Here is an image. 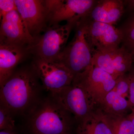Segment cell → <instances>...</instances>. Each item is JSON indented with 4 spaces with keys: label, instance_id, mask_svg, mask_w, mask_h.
Listing matches in <instances>:
<instances>
[{
    "label": "cell",
    "instance_id": "cell-1",
    "mask_svg": "<svg viewBox=\"0 0 134 134\" xmlns=\"http://www.w3.org/2000/svg\"><path fill=\"white\" fill-rule=\"evenodd\" d=\"M0 88L1 105L12 113L23 112L30 107L38 92L35 75L24 70L14 72Z\"/></svg>",
    "mask_w": 134,
    "mask_h": 134
},
{
    "label": "cell",
    "instance_id": "cell-2",
    "mask_svg": "<svg viewBox=\"0 0 134 134\" xmlns=\"http://www.w3.org/2000/svg\"><path fill=\"white\" fill-rule=\"evenodd\" d=\"M35 106L31 110L29 121L33 134H71L75 120L52 97Z\"/></svg>",
    "mask_w": 134,
    "mask_h": 134
},
{
    "label": "cell",
    "instance_id": "cell-3",
    "mask_svg": "<svg viewBox=\"0 0 134 134\" xmlns=\"http://www.w3.org/2000/svg\"><path fill=\"white\" fill-rule=\"evenodd\" d=\"M75 26L74 38L56 60L65 65L74 77L84 72L92 65V54L86 40L83 18Z\"/></svg>",
    "mask_w": 134,
    "mask_h": 134
},
{
    "label": "cell",
    "instance_id": "cell-4",
    "mask_svg": "<svg viewBox=\"0 0 134 134\" xmlns=\"http://www.w3.org/2000/svg\"><path fill=\"white\" fill-rule=\"evenodd\" d=\"M51 97L74 117L77 125L90 119L96 111L86 92L74 81L71 85L51 94Z\"/></svg>",
    "mask_w": 134,
    "mask_h": 134
},
{
    "label": "cell",
    "instance_id": "cell-5",
    "mask_svg": "<svg viewBox=\"0 0 134 134\" xmlns=\"http://www.w3.org/2000/svg\"><path fill=\"white\" fill-rule=\"evenodd\" d=\"M75 26L67 23L64 25H53L27 49L32 50L37 59L56 60L66 47L71 30Z\"/></svg>",
    "mask_w": 134,
    "mask_h": 134
},
{
    "label": "cell",
    "instance_id": "cell-6",
    "mask_svg": "<svg viewBox=\"0 0 134 134\" xmlns=\"http://www.w3.org/2000/svg\"><path fill=\"white\" fill-rule=\"evenodd\" d=\"M47 20L53 25L63 21L76 25L96 5L95 0H47Z\"/></svg>",
    "mask_w": 134,
    "mask_h": 134
},
{
    "label": "cell",
    "instance_id": "cell-7",
    "mask_svg": "<svg viewBox=\"0 0 134 134\" xmlns=\"http://www.w3.org/2000/svg\"><path fill=\"white\" fill-rule=\"evenodd\" d=\"M85 35L92 53L104 52L116 49L123 41L120 29L114 25L92 21L86 16Z\"/></svg>",
    "mask_w": 134,
    "mask_h": 134
},
{
    "label": "cell",
    "instance_id": "cell-8",
    "mask_svg": "<svg viewBox=\"0 0 134 134\" xmlns=\"http://www.w3.org/2000/svg\"><path fill=\"white\" fill-rule=\"evenodd\" d=\"M73 81L82 87L96 108L116 83V79L111 75L92 64L75 76Z\"/></svg>",
    "mask_w": 134,
    "mask_h": 134
},
{
    "label": "cell",
    "instance_id": "cell-9",
    "mask_svg": "<svg viewBox=\"0 0 134 134\" xmlns=\"http://www.w3.org/2000/svg\"><path fill=\"white\" fill-rule=\"evenodd\" d=\"M35 74L51 94L72 84L74 76L65 65L58 60L37 59L34 65Z\"/></svg>",
    "mask_w": 134,
    "mask_h": 134
},
{
    "label": "cell",
    "instance_id": "cell-10",
    "mask_svg": "<svg viewBox=\"0 0 134 134\" xmlns=\"http://www.w3.org/2000/svg\"><path fill=\"white\" fill-rule=\"evenodd\" d=\"M133 60L129 50L123 46L110 51L93 53L92 64L116 79L130 71Z\"/></svg>",
    "mask_w": 134,
    "mask_h": 134
},
{
    "label": "cell",
    "instance_id": "cell-11",
    "mask_svg": "<svg viewBox=\"0 0 134 134\" xmlns=\"http://www.w3.org/2000/svg\"><path fill=\"white\" fill-rule=\"evenodd\" d=\"M1 20L0 43L27 46V47L34 43L35 39L29 32L17 10L8 13Z\"/></svg>",
    "mask_w": 134,
    "mask_h": 134
},
{
    "label": "cell",
    "instance_id": "cell-12",
    "mask_svg": "<svg viewBox=\"0 0 134 134\" xmlns=\"http://www.w3.org/2000/svg\"><path fill=\"white\" fill-rule=\"evenodd\" d=\"M17 10L35 40L45 27L47 12L44 1L15 0Z\"/></svg>",
    "mask_w": 134,
    "mask_h": 134
},
{
    "label": "cell",
    "instance_id": "cell-13",
    "mask_svg": "<svg viewBox=\"0 0 134 134\" xmlns=\"http://www.w3.org/2000/svg\"><path fill=\"white\" fill-rule=\"evenodd\" d=\"M125 3L121 0L97 1L86 16L89 19L114 25L125 12Z\"/></svg>",
    "mask_w": 134,
    "mask_h": 134
},
{
    "label": "cell",
    "instance_id": "cell-14",
    "mask_svg": "<svg viewBox=\"0 0 134 134\" xmlns=\"http://www.w3.org/2000/svg\"><path fill=\"white\" fill-rule=\"evenodd\" d=\"M24 47L0 43V86L14 73L16 66L26 53Z\"/></svg>",
    "mask_w": 134,
    "mask_h": 134
},
{
    "label": "cell",
    "instance_id": "cell-15",
    "mask_svg": "<svg viewBox=\"0 0 134 134\" xmlns=\"http://www.w3.org/2000/svg\"><path fill=\"white\" fill-rule=\"evenodd\" d=\"M96 109L103 115L111 117H126L132 108L126 98L111 91L106 95Z\"/></svg>",
    "mask_w": 134,
    "mask_h": 134
},
{
    "label": "cell",
    "instance_id": "cell-16",
    "mask_svg": "<svg viewBox=\"0 0 134 134\" xmlns=\"http://www.w3.org/2000/svg\"><path fill=\"white\" fill-rule=\"evenodd\" d=\"M76 134H113L107 121L96 109L93 116L85 122L77 125Z\"/></svg>",
    "mask_w": 134,
    "mask_h": 134
},
{
    "label": "cell",
    "instance_id": "cell-17",
    "mask_svg": "<svg viewBox=\"0 0 134 134\" xmlns=\"http://www.w3.org/2000/svg\"><path fill=\"white\" fill-rule=\"evenodd\" d=\"M103 115L107 121L113 134H134V125L127 116L111 117Z\"/></svg>",
    "mask_w": 134,
    "mask_h": 134
},
{
    "label": "cell",
    "instance_id": "cell-18",
    "mask_svg": "<svg viewBox=\"0 0 134 134\" xmlns=\"http://www.w3.org/2000/svg\"><path fill=\"white\" fill-rule=\"evenodd\" d=\"M124 46L127 48L134 46V12L122 29Z\"/></svg>",
    "mask_w": 134,
    "mask_h": 134
},
{
    "label": "cell",
    "instance_id": "cell-19",
    "mask_svg": "<svg viewBox=\"0 0 134 134\" xmlns=\"http://www.w3.org/2000/svg\"><path fill=\"white\" fill-rule=\"evenodd\" d=\"M12 113L8 108L1 105L0 107V130H14L15 122Z\"/></svg>",
    "mask_w": 134,
    "mask_h": 134
},
{
    "label": "cell",
    "instance_id": "cell-20",
    "mask_svg": "<svg viewBox=\"0 0 134 134\" xmlns=\"http://www.w3.org/2000/svg\"><path fill=\"white\" fill-rule=\"evenodd\" d=\"M130 79L129 74H126L117 78L113 91L121 96L128 98L129 96Z\"/></svg>",
    "mask_w": 134,
    "mask_h": 134
},
{
    "label": "cell",
    "instance_id": "cell-21",
    "mask_svg": "<svg viewBox=\"0 0 134 134\" xmlns=\"http://www.w3.org/2000/svg\"><path fill=\"white\" fill-rule=\"evenodd\" d=\"M15 10H17L15 0L0 1V18Z\"/></svg>",
    "mask_w": 134,
    "mask_h": 134
},
{
    "label": "cell",
    "instance_id": "cell-22",
    "mask_svg": "<svg viewBox=\"0 0 134 134\" xmlns=\"http://www.w3.org/2000/svg\"><path fill=\"white\" fill-rule=\"evenodd\" d=\"M130 88L128 100L132 108V112L134 113V69H132L129 73Z\"/></svg>",
    "mask_w": 134,
    "mask_h": 134
},
{
    "label": "cell",
    "instance_id": "cell-23",
    "mask_svg": "<svg viewBox=\"0 0 134 134\" xmlns=\"http://www.w3.org/2000/svg\"><path fill=\"white\" fill-rule=\"evenodd\" d=\"M124 2L125 5H126L128 10L134 12V0H127Z\"/></svg>",
    "mask_w": 134,
    "mask_h": 134
},
{
    "label": "cell",
    "instance_id": "cell-24",
    "mask_svg": "<svg viewBox=\"0 0 134 134\" xmlns=\"http://www.w3.org/2000/svg\"><path fill=\"white\" fill-rule=\"evenodd\" d=\"M0 134H16L14 130H1Z\"/></svg>",
    "mask_w": 134,
    "mask_h": 134
},
{
    "label": "cell",
    "instance_id": "cell-25",
    "mask_svg": "<svg viewBox=\"0 0 134 134\" xmlns=\"http://www.w3.org/2000/svg\"><path fill=\"white\" fill-rule=\"evenodd\" d=\"M127 117L132 121L133 125L134 126V113H131L129 114Z\"/></svg>",
    "mask_w": 134,
    "mask_h": 134
},
{
    "label": "cell",
    "instance_id": "cell-26",
    "mask_svg": "<svg viewBox=\"0 0 134 134\" xmlns=\"http://www.w3.org/2000/svg\"><path fill=\"white\" fill-rule=\"evenodd\" d=\"M128 49H129L130 52V53L132 54L133 59L134 60V46L132 47H131V48H128Z\"/></svg>",
    "mask_w": 134,
    "mask_h": 134
}]
</instances>
